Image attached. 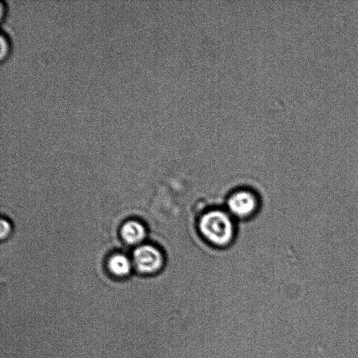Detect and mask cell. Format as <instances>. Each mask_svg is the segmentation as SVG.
Returning a JSON list of instances; mask_svg holds the SVG:
<instances>
[{
	"mask_svg": "<svg viewBox=\"0 0 358 358\" xmlns=\"http://www.w3.org/2000/svg\"><path fill=\"white\" fill-rule=\"evenodd\" d=\"M107 266L113 275L117 278H124L131 271L132 260L121 253L113 255L108 260Z\"/></svg>",
	"mask_w": 358,
	"mask_h": 358,
	"instance_id": "obj_5",
	"label": "cell"
},
{
	"mask_svg": "<svg viewBox=\"0 0 358 358\" xmlns=\"http://www.w3.org/2000/svg\"><path fill=\"white\" fill-rule=\"evenodd\" d=\"M198 229L204 240L217 247L228 245L235 235L231 215L222 209H211L203 213L198 222Z\"/></svg>",
	"mask_w": 358,
	"mask_h": 358,
	"instance_id": "obj_1",
	"label": "cell"
},
{
	"mask_svg": "<svg viewBox=\"0 0 358 358\" xmlns=\"http://www.w3.org/2000/svg\"><path fill=\"white\" fill-rule=\"evenodd\" d=\"M1 59H3V57H6V55H8V52H9V49H10V42L8 41V38L6 36V34H1Z\"/></svg>",
	"mask_w": 358,
	"mask_h": 358,
	"instance_id": "obj_6",
	"label": "cell"
},
{
	"mask_svg": "<svg viewBox=\"0 0 358 358\" xmlns=\"http://www.w3.org/2000/svg\"><path fill=\"white\" fill-rule=\"evenodd\" d=\"M10 231V225L8 220L2 219L1 222V236L3 238Z\"/></svg>",
	"mask_w": 358,
	"mask_h": 358,
	"instance_id": "obj_7",
	"label": "cell"
},
{
	"mask_svg": "<svg viewBox=\"0 0 358 358\" xmlns=\"http://www.w3.org/2000/svg\"><path fill=\"white\" fill-rule=\"evenodd\" d=\"M122 239L130 245H139L146 236L145 226L138 220H129L121 228Z\"/></svg>",
	"mask_w": 358,
	"mask_h": 358,
	"instance_id": "obj_4",
	"label": "cell"
},
{
	"mask_svg": "<svg viewBox=\"0 0 358 358\" xmlns=\"http://www.w3.org/2000/svg\"><path fill=\"white\" fill-rule=\"evenodd\" d=\"M257 198L250 190L239 189L234 192L227 199L228 213L243 219L251 216L257 209Z\"/></svg>",
	"mask_w": 358,
	"mask_h": 358,
	"instance_id": "obj_3",
	"label": "cell"
},
{
	"mask_svg": "<svg viewBox=\"0 0 358 358\" xmlns=\"http://www.w3.org/2000/svg\"><path fill=\"white\" fill-rule=\"evenodd\" d=\"M131 260L136 269L145 275L159 272L164 264V257L162 251L150 244L138 245L133 252Z\"/></svg>",
	"mask_w": 358,
	"mask_h": 358,
	"instance_id": "obj_2",
	"label": "cell"
}]
</instances>
